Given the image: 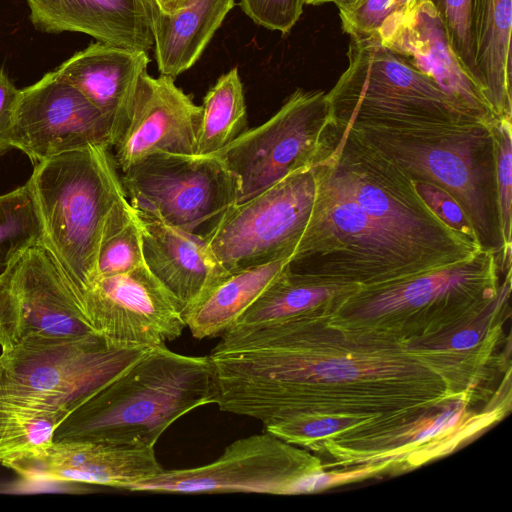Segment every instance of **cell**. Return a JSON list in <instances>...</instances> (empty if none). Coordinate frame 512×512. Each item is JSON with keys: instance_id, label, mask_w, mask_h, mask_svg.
I'll return each instance as SVG.
<instances>
[{"instance_id": "10", "label": "cell", "mask_w": 512, "mask_h": 512, "mask_svg": "<svg viewBox=\"0 0 512 512\" xmlns=\"http://www.w3.org/2000/svg\"><path fill=\"white\" fill-rule=\"evenodd\" d=\"M135 212L197 232L239 201V178L215 155L155 153L122 173Z\"/></svg>"}, {"instance_id": "3", "label": "cell", "mask_w": 512, "mask_h": 512, "mask_svg": "<svg viewBox=\"0 0 512 512\" xmlns=\"http://www.w3.org/2000/svg\"><path fill=\"white\" fill-rule=\"evenodd\" d=\"M341 125L376 147L413 181L431 183L451 195L471 222L482 248L495 253L503 273L494 124Z\"/></svg>"}, {"instance_id": "12", "label": "cell", "mask_w": 512, "mask_h": 512, "mask_svg": "<svg viewBox=\"0 0 512 512\" xmlns=\"http://www.w3.org/2000/svg\"><path fill=\"white\" fill-rule=\"evenodd\" d=\"M328 120L326 93L297 89L270 119L212 154L239 178L238 202L296 169L314 165Z\"/></svg>"}, {"instance_id": "26", "label": "cell", "mask_w": 512, "mask_h": 512, "mask_svg": "<svg viewBox=\"0 0 512 512\" xmlns=\"http://www.w3.org/2000/svg\"><path fill=\"white\" fill-rule=\"evenodd\" d=\"M197 154L212 155L246 130L247 110L237 67L223 74L203 98Z\"/></svg>"}, {"instance_id": "38", "label": "cell", "mask_w": 512, "mask_h": 512, "mask_svg": "<svg viewBox=\"0 0 512 512\" xmlns=\"http://www.w3.org/2000/svg\"><path fill=\"white\" fill-rule=\"evenodd\" d=\"M361 1L362 0H330V2H333L338 7L339 13L352 9Z\"/></svg>"}, {"instance_id": "1", "label": "cell", "mask_w": 512, "mask_h": 512, "mask_svg": "<svg viewBox=\"0 0 512 512\" xmlns=\"http://www.w3.org/2000/svg\"><path fill=\"white\" fill-rule=\"evenodd\" d=\"M214 402L209 356L158 345L73 410L55 429L53 441L154 447L176 420Z\"/></svg>"}, {"instance_id": "7", "label": "cell", "mask_w": 512, "mask_h": 512, "mask_svg": "<svg viewBox=\"0 0 512 512\" xmlns=\"http://www.w3.org/2000/svg\"><path fill=\"white\" fill-rule=\"evenodd\" d=\"M152 347H123L95 333L28 336L0 354V399L69 414Z\"/></svg>"}, {"instance_id": "23", "label": "cell", "mask_w": 512, "mask_h": 512, "mask_svg": "<svg viewBox=\"0 0 512 512\" xmlns=\"http://www.w3.org/2000/svg\"><path fill=\"white\" fill-rule=\"evenodd\" d=\"M282 258L229 272L183 311L196 339L215 337L230 328L263 291L290 265Z\"/></svg>"}, {"instance_id": "19", "label": "cell", "mask_w": 512, "mask_h": 512, "mask_svg": "<svg viewBox=\"0 0 512 512\" xmlns=\"http://www.w3.org/2000/svg\"><path fill=\"white\" fill-rule=\"evenodd\" d=\"M46 33L80 32L99 42L148 52L154 45L148 0H26Z\"/></svg>"}, {"instance_id": "35", "label": "cell", "mask_w": 512, "mask_h": 512, "mask_svg": "<svg viewBox=\"0 0 512 512\" xmlns=\"http://www.w3.org/2000/svg\"><path fill=\"white\" fill-rule=\"evenodd\" d=\"M20 89L16 88L3 68H0V156L12 146V128Z\"/></svg>"}, {"instance_id": "25", "label": "cell", "mask_w": 512, "mask_h": 512, "mask_svg": "<svg viewBox=\"0 0 512 512\" xmlns=\"http://www.w3.org/2000/svg\"><path fill=\"white\" fill-rule=\"evenodd\" d=\"M359 288L296 273L289 265L227 330H246L301 316L346 299Z\"/></svg>"}, {"instance_id": "29", "label": "cell", "mask_w": 512, "mask_h": 512, "mask_svg": "<svg viewBox=\"0 0 512 512\" xmlns=\"http://www.w3.org/2000/svg\"><path fill=\"white\" fill-rule=\"evenodd\" d=\"M420 1H428L434 6L456 58L469 77L484 92L475 65L473 40L474 0H417V3Z\"/></svg>"}, {"instance_id": "34", "label": "cell", "mask_w": 512, "mask_h": 512, "mask_svg": "<svg viewBox=\"0 0 512 512\" xmlns=\"http://www.w3.org/2000/svg\"><path fill=\"white\" fill-rule=\"evenodd\" d=\"M395 0H362L350 10L340 12L342 28L350 37H364L377 33L384 19L391 13Z\"/></svg>"}, {"instance_id": "17", "label": "cell", "mask_w": 512, "mask_h": 512, "mask_svg": "<svg viewBox=\"0 0 512 512\" xmlns=\"http://www.w3.org/2000/svg\"><path fill=\"white\" fill-rule=\"evenodd\" d=\"M201 117L202 107L173 77L143 72L127 122L113 145L117 168L123 173L155 153L197 154Z\"/></svg>"}, {"instance_id": "37", "label": "cell", "mask_w": 512, "mask_h": 512, "mask_svg": "<svg viewBox=\"0 0 512 512\" xmlns=\"http://www.w3.org/2000/svg\"><path fill=\"white\" fill-rule=\"evenodd\" d=\"M159 10L165 13H171L177 9L184 0H148Z\"/></svg>"}, {"instance_id": "39", "label": "cell", "mask_w": 512, "mask_h": 512, "mask_svg": "<svg viewBox=\"0 0 512 512\" xmlns=\"http://www.w3.org/2000/svg\"><path fill=\"white\" fill-rule=\"evenodd\" d=\"M305 4L308 5H321L327 2H330V0H304Z\"/></svg>"}, {"instance_id": "33", "label": "cell", "mask_w": 512, "mask_h": 512, "mask_svg": "<svg viewBox=\"0 0 512 512\" xmlns=\"http://www.w3.org/2000/svg\"><path fill=\"white\" fill-rule=\"evenodd\" d=\"M413 182L420 196L442 221L467 238L479 243L471 222L451 195L431 183Z\"/></svg>"}, {"instance_id": "18", "label": "cell", "mask_w": 512, "mask_h": 512, "mask_svg": "<svg viewBox=\"0 0 512 512\" xmlns=\"http://www.w3.org/2000/svg\"><path fill=\"white\" fill-rule=\"evenodd\" d=\"M377 34L385 47L433 79L446 93L489 122L498 120L482 89L456 58L430 2H418L406 15L389 14Z\"/></svg>"}, {"instance_id": "32", "label": "cell", "mask_w": 512, "mask_h": 512, "mask_svg": "<svg viewBox=\"0 0 512 512\" xmlns=\"http://www.w3.org/2000/svg\"><path fill=\"white\" fill-rule=\"evenodd\" d=\"M304 0H241L243 12L256 24L288 34L303 12Z\"/></svg>"}, {"instance_id": "6", "label": "cell", "mask_w": 512, "mask_h": 512, "mask_svg": "<svg viewBox=\"0 0 512 512\" xmlns=\"http://www.w3.org/2000/svg\"><path fill=\"white\" fill-rule=\"evenodd\" d=\"M348 66L326 93L339 124L420 127L489 122L385 47L377 33L350 37Z\"/></svg>"}, {"instance_id": "5", "label": "cell", "mask_w": 512, "mask_h": 512, "mask_svg": "<svg viewBox=\"0 0 512 512\" xmlns=\"http://www.w3.org/2000/svg\"><path fill=\"white\" fill-rule=\"evenodd\" d=\"M315 164L377 223L446 263H459L483 250L435 214L405 171L330 117Z\"/></svg>"}, {"instance_id": "21", "label": "cell", "mask_w": 512, "mask_h": 512, "mask_svg": "<svg viewBox=\"0 0 512 512\" xmlns=\"http://www.w3.org/2000/svg\"><path fill=\"white\" fill-rule=\"evenodd\" d=\"M134 213L140 228L144 262L178 300L183 311L228 274L202 235Z\"/></svg>"}, {"instance_id": "8", "label": "cell", "mask_w": 512, "mask_h": 512, "mask_svg": "<svg viewBox=\"0 0 512 512\" xmlns=\"http://www.w3.org/2000/svg\"><path fill=\"white\" fill-rule=\"evenodd\" d=\"M495 253L474 256L418 276L378 286L360 287L336 309L353 322H403L474 317L497 298L500 285Z\"/></svg>"}, {"instance_id": "20", "label": "cell", "mask_w": 512, "mask_h": 512, "mask_svg": "<svg viewBox=\"0 0 512 512\" xmlns=\"http://www.w3.org/2000/svg\"><path fill=\"white\" fill-rule=\"evenodd\" d=\"M149 62L146 51L97 41L54 71L108 118L114 145L127 122L138 80Z\"/></svg>"}, {"instance_id": "28", "label": "cell", "mask_w": 512, "mask_h": 512, "mask_svg": "<svg viewBox=\"0 0 512 512\" xmlns=\"http://www.w3.org/2000/svg\"><path fill=\"white\" fill-rule=\"evenodd\" d=\"M43 231L28 182L0 195V277L31 246L42 244Z\"/></svg>"}, {"instance_id": "36", "label": "cell", "mask_w": 512, "mask_h": 512, "mask_svg": "<svg viewBox=\"0 0 512 512\" xmlns=\"http://www.w3.org/2000/svg\"><path fill=\"white\" fill-rule=\"evenodd\" d=\"M416 4L417 0H395L391 13L396 15H406L415 7Z\"/></svg>"}, {"instance_id": "16", "label": "cell", "mask_w": 512, "mask_h": 512, "mask_svg": "<svg viewBox=\"0 0 512 512\" xmlns=\"http://www.w3.org/2000/svg\"><path fill=\"white\" fill-rule=\"evenodd\" d=\"M2 466L29 482H76L126 488L160 473L154 447L52 441L14 453Z\"/></svg>"}, {"instance_id": "24", "label": "cell", "mask_w": 512, "mask_h": 512, "mask_svg": "<svg viewBox=\"0 0 512 512\" xmlns=\"http://www.w3.org/2000/svg\"><path fill=\"white\" fill-rule=\"evenodd\" d=\"M512 0H474L475 65L498 119H512Z\"/></svg>"}, {"instance_id": "14", "label": "cell", "mask_w": 512, "mask_h": 512, "mask_svg": "<svg viewBox=\"0 0 512 512\" xmlns=\"http://www.w3.org/2000/svg\"><path fill=\"white\" fill-rule=\"evenodd\" d=\"M89 333L67 277L43 244L24 251L0 277L1 352L32 335Z\"/></svg>"}, {"instance_id": "13", "label": "cell", "mask_w": 512, "mask_h": 512, "mask_svg": "<svg viewBox=\"0 0 512 512\" xmlns=\"http://www.w3.org/2000/svg\"><path fill=\"white\" fill-rule=\"evenodd\" d=\"M74 298L90 329L117 346L163 345L186 327L182 306L146 264L96 277Z\"/></svg>"}, {"instance_id": "11", "label": "cell", "mask_w": 512, "mask_h": 512, "mask_svg": "<svg viewBox=\"0 0 512 512\" xmlns=\"http://www.w3.org/2000/svg\"><path fill=\"white\" fill-rule=\"evenodd\" d=\"M322 470L306 451L265 431L234 441L215 461L187 469H163L129 485L132 492L299 494L302 480Z\"/></svg>"}, {"instance_id": "9", "label": "cell", "mask_w": 512, "mask_h": 512, "mask_svg": "<svg viewBox=\"0 0 512 512\" xmlns=\"http://www.w3.org/2000/svg\"><path fill=\"white\" fill-rule=\"evenodd\" d=\"M315 193L314 165L301 167L232 205L202 236L228 273L291 258L307 225Z\"/></svg>"}, {"instance_id": "30", "label": "cell", "mask_w": 512, "mask_h": 512, "mask_svg": "<svg viewBox=\"0 0 512 512\" xmlns=\"http://www.w3.org/2000/svg\"><path fill=\"white\" fill-rule=\"evenodd\" d=\"M496 141V178L501 237L504 245L503 273L511 272L512 260V122L498 119L493 125Z\"/></svg>"}, {"instance_id": "2", "label": "cell", "mask_w": 512, "mask_h": 512, "mask_svg": "<svg viewBox=\"0 0 512 512\" xmlns=\"http://www.w3.org/2000/svg\"><path fill=\"white\" fill-rule=\"evenodd\" d=\"M108 146L52 156L27 181L40 217L42 244L67 277L74 297L97 277L103 240L133 216Z\"/></svg>"}, {"instance_id": "31", "label": "cell", "mask_w": 512, "mask_h": 512, "mask_svg": "<svg viewBox=\"0 0 512 512\" xmlns=\"http://www.w3.org/2000/svg\"><path fill=\"white\" fill-rule=\"evenodd\" d=\"M145 264L142 239L135 213L122 226L110 233L102 242L97 277L130 271Z\"/></svg>"}, {"instance_id": "27", "label": "cell", "mask_w": 512, "mask_h": 512, "mask_svg": "<svg viewBox=\"0 0 512 512\" xmlns=\"http://www.w3.org/2000/svg\"><path fill=\"white\" fill-rule=\"evenodd\" d=\"M69 412L0 399V465L8 456L53 441Z\"/></svg>"}, {"instance_id": "22", "label": "cell", "mask_w": 512, "mask_h": 512, "mask_svg": "<svg viewBox=\"0 0 512 512\" xmlns=\"http://www.w3.org/2000/svg\"><path fill=\"white\" fill-rule=\"evenodd\" d=\"M149 3L158 70L173 78L197 62L234 6V0H184L165 13Z\"/></svg>"}, {"instance_id": "4", "label": "cell", "mask_w": 512, "mask_h": 512, "mask_svg": "<svg viewBox=\"0 0 512 512\" xmlns=\"http://www.w3.org/2000/svg\"><path fill=\"white\" fill-rule=\"evenodd\" d=\"M314 170L316 193L291 256L293 272L371 287L451 266L381 226L321 167Z\"/></svg>"}, {"instance_id": "15", "label": "cell", "mask_w": 512, "mask_h": 512, "mask_svg": "<svg viewBox=\"0 0 512 512\" xmlns=\"http://www.w3.org/2000/svg\"><path fill=\"white\" fill-rule=\"evenodd\" d=\"M12 146L36 164L89 146L112 147V124L55 71L20 89Z\"/></svg>"}]
</instances>
